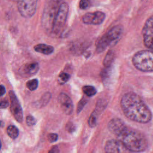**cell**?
I'll return each mask as SVG.
<instances>
[{
    "instance_id": "1",
    "label": "cell",
    "mask_w": 153,
    "mask_h": 153,
    "mask_svg": "<svg viewBox=\"0 0 153 153\" xmlns=\"http://www.w3.org/2000/svg\"><path fill=\"white\" fill-rule=\"evenodd\" d=\"M121 106L124 115L132 121L146 123L151 120L152 114L149 109L134 93L125 94L121 99Z\"/></svg>"
},
{
    "instance_id": "2",
    "label": "cell",
    "mask_w": 153,
    "mask_h": 153,
    "mask_svg": "<svg viewBox=\"0 0 153 153\" xmlns=\"http://www.w3.org/2000/svg\"><path fill=\"white\" fill-rule=\"evenodd\" d=\"M120 140L130 151H144L148 145L147 140L139 132L129 130L127 127L117 136Z\"/></svg>"
},
{
    "instance_id": "3",
    "label": "cell",
    "mask_w": 153,
    "mask_h": 153,
    "mask_svg": "<svg viewBox=\"0 0 153 153\" xmlns=\"http://www.w3.org/2000/svg\"><path fill=\"white\" fill-rule=\"evenodd\" d=\"M61 3V0H47L45 3L41 23L48 34L51 33L54 20Z\"/></svg>"
},
{
    "instance_id": "4",
    "label": "cell",
    "mask_w": 153,
    "mask_h": 153,
    "mask_svg": "<svg viewBox=\"0 0 153 153\" xmlns=\"http://www.w3.org/2000/svg\"><path fill=\"white\" fill-rule=\"evenodd\" d=\"M134 66L143 72H153V51L142 50L137 52L132 59Z\"/></svg>"
},
{
    "instance_id": "5",
    "label": "cell",
    "mask_w": 153,
    "mask_h": 153,
    "mask_svg": "<svg viewBox=\"0 0 153 153\" xmlns=\"http://www.w3.org/2000/svg\"><path fill=\"white\" fill-rule=\"evenodd\" d=\"M123 29L120 25H117L112 27L106 33L103 35L96 44V51L101 53L108 46L116 42L121 37Z\"/></svg>"
},
{
    "instance_id": "6",
    "label": "cell",
    "mask_w": 153,
    "mask_h": 153,
    "mask_svg": "<svg viewBox=\"0 0 153 153\" xmlns=\"http://www.w3.org/2000/svg\"><path fill=\"white\" fill-rule=\"evenodd\" d=\"M69 12V6L66 2H62L56 14L51 35L58 36L62 31L66 22Z\"/></svg>"
},
{
    "instance_id": "7",
    "label": "cell",
    "mask_w": 153,
    "mask_h": 153,
    "mask_svg": "<svg viewBox=\"0 0 153 153\" xmlns=\"http://www.w3.org/2000/svg\"><path fill=\"white\" fill-rule=\"evenodd\" d=\"M38 0H18L17 8L20 15L25 18L32 17L36 10Z\"/></svg>"
},
{
    "instance_id": "8",
    "label": "cell",
    "mask_w": 153,
    "mask_h": 153,
    "mask_svg": "<svg viewBox=\"0 0 153 153\" xmlns=\"http://www.w3.org/2000/svg\"><path fill=\"white\" fill-rule=\"evenodd\" d=\"M142 35L145 45L153 50V16L146 20L142 29Z\"/></svg>"
},
{
    "instance_id": "9",
    "label": "cell",
    "mask_w": 153,
    "mask_h": 153,
    "mask_svg": "<svg viewBox=\"0 0 153 153\" xmlns=\"http://www.w3.org/2000/svg\"><path fill=\"white\" fill-rule=\"evenodd\" d=\"M9 96L11 100L10 109L15 119L19 123L23 121V111L20 102L13 91H10Z\"/></svg>"
},
{
    "instance_id": "10",
    "label": "cell",
    "mask_w": 153,
    "mask_h": 153,
    "mask_svg": "<svg viewBox=\"0 0 153 153\" xmlns=\"http://www.w3.org/2000/svg\"><path fill=\"white\" fill-rule=\"evenodd\" d=\"M105 19V14L101 11L87 13L83 16L82 22L86 25H100Z\"/></svg>"
},
{
    "instance_id": "11",
    "label": "cell",
    "mask_w": 153,
    "mask_h": 153,
    "mask_svg": "<svg viewBox=\"0 0 153 153\" xmlns=\"http://www.w3.org/2000/svg\"><path fill=\"white\" fill-rule=\"evenodd\" d=\"M105 153H128L129 150L120 141L114 139L108 140L105 146Z\"/></svg>"
},
{
    "instance_id": "12",
    "label": "cell",
    "mask_w": 153,
    "mask_h": 153,
    "mask_svg": "<svg viewBox=\"0 0 153 153\" xmlns=\"http://www.w3.org/2000/svg\"><path fill=\"white\" fill-rule=\"evenodd\" d=\"M58 101L63 112L66 115H71L74 109V105L71 99L65 93H62L58 97Z\"/></svg>"
},
{
    "instance_id": "13",
    "label": "cell",
    "mask_w": 153,
    "mask_h": 153,
    "mask_svg": "<svg viewBox=\"0 0 153 153\" xmlns=\"http://www.w3.org/2000/svg\"><path fill=\"white\" fill-rule=\"evenodd\" d=\"M108 127L109 131L117 136L127 128L124 123L119 118L112 119L109 122Z\"/></svg>"
},
{
    "instance_id": "14",
    "label": "cell",
    "mask_w": 153,
    "mask_h": 153,
    "mask_svg": "<svg viewBox=\"0 0 153 153\" xmlns=\"http://www.w3.org/2000/svg\"><path fill=\"white\" fill-rule=\"evenodd\" d=\"M34 50L36 52L48 55L53 53L54 47L51 45H47L45 44H39L34 47Z\"/></svg>"
},
{
    "instance_id": "15",
    "label": "cell",
    "mask_w": 153,
    "mask_h": 153,
    "mask_svg": "<svg viewBox=\"0 0 153 153\" xmlns=\"http://www.w3.org/2000/svg\"><path fill=\"white\" fill-rule=\"evenodd\" d=\"M39 68V64L36 62H34L26 65L23 68V71L26 75H32L38 71Z\"/></svg>"
},
{
    "instance_id": "16",
    "label": "cell",
    "mask_w": 153,
    "mask_h": 153,
    "mask_svg": "<svg viewBox=\"0 0 153 153\" xmlns=\"http://www.w3.org/2000/svg\"><path fill=\"white\" fill-rule=\"evenodd\" d=\"M114 53L112 50H109L105 57V59L103 60L104 66L106 68H109L111 65L114 60Z\"/></svg>"
},
{
    "instance_id": "17",
    "label": "cell",
    "mask_w": 153,
    "mask_h": 153,
    "mask_svg": "<svg viewBox=\"0 0 153 153\" xmlns=\"http://www.w3.org/2000/svg\"><path fill=\"white\" fill-rule=\"evenodd\" d=\"M8 135L11 139H16L19 136V130L14 126H9L7 129Z\"/></svg>"
},
{
    "instance_id": "18",
    "label": "cell",
    "mask_w": 153,
    "mask_h": 153,
    "mask_svg": "<svg viewBox=\"0 0 153 153\" xmlns=\"http://www.w3.org/2000/svg\"><path fill=\"white\" fill-rule=\"evenodd\" d=\"M82 91L84 94L88 97H91L96 94V90L91 85H85L82 87Z\"/></svg>"
},
{
    "instance_id": "19",
    "label": "cell",
    "mask_w": 153,
    "mask_h": 153,
    "mask_svg": "<svg viewBox=\"0 0 153 153\" xmlns=\"http://www.w3.org/2000/svg\"><path fill=\"white\" fill-rule=\"evenodd\" d=\"M38 86V80L37 79H33L28 81L26 82L27 88L31 91L36 90Z\"/></svg>"
},
{
    "instance_id": "20",
    "label": "cell",
    "mask_w": 153,
    "mask_h": 153,
    "mask_svg": "<svg viewBox=\"0 0 153 153\" xmlns=\"http://www.w3.org/2000/svg\"><path fill=\"white\" fill-rule=\"evenodd\" d=\"M70 78V75L66 72H62L59 74L58 78V81L60 84H63L66 82Z\"/></svg>"
},
{
    "instance_id": "21",
    "label": "cell",
    "mask_w": 153,
    "mask_h": 153,
    "mask_svg": "<svg viewBox=\"0 0 153 153\" xmlns=\"http://www.w3.org/2000/svg\"><path fill=\"white\" fill-rule=\"evenodd\" d=\"M97 123V112L94 111L88 119V124L91 127H93L96 125Z\"/></svg>"
},
{
    "instance_id": "22",
    "label": "cell",
    "mask_w": 153,
    "mask_h": 153,
    "mask_svg": "<svg viewBox=\"0 0 153 153\" xmlns=\"http://www.w3.org/2000/svg\"><path fill=\"white\" fill-rule=\"evenodd\" d=\"M51 97V94L50 93H45L40 99V103L42 104V105H46L48 101L50 100Z\"/></svg>"
},
{
    "instance_id": "23",
    "label": "cell",
    "mask_w": 153,
    "mask_h": 153,
    "mask_svg": "<svg viewBox=\"0 0 153 153\" xmlns=\"http://www.w3.org/2000/svg\"><path fill=\"white\" fill-rule=\"evenodd\" d=\"M87 99L85 97H83L79 102L77 106V110H76L77 113H79L81 112V111L82 109V108H84L85 105L87 103Z\"/></svg>"
},
{
    "instance_id": "24",
    "label": "cell",
    "mask_w": 153,
    "mask_h": 153,
    "mask_svg": "<svg viewBox=\"0 0 153 153\" xmlns=\"http://www.w3.org/2000/svg\"><path fill=\"white\" fill-rule=\"evenodd\" d=\"M90 5V0H80L79 6L81 9L85 10L88 8Z\"/></svg>"
},
{
    "instance_id": "25",
    "label": "cell",
    "mask_w": 153,
    "mask_h": 153,
    "mask_svg": "<svg viewBox=\"0 0 153 153\" xmlns=\"http://www.w3.org/2000/svg\"><path fill=\"white\" fill-rule=\"evenodd\" d=\"M26 121L27 125L29 126H32L36 124V120L31 115H29L26 117Z\"/></svg>"
},
{
    "instance_id": "26",
    "label": "cell",
    "mask_w": 153,
    "mask_h": 153,
    "mask_svg": "<svg viewBox=\"0 0 153 153\" xmlns=\"http://www.w3.org/2000/svg\"><path fill=\"white\" fill-rule=\"evenodd\" d=\"M47 139L50 142L53 143L58 139V135L56 133H50L47 136Z\"/></svg>"
},
{
    "instance_id": "27",
    "label": "cell",
    "mask_w": 153,
    "mask_h": 153,
    "mask_svg": "<svg viewBox=\"0 0 153 153\" xmlns=\"http://www.w3.org/2000/svg\"><path fill=\"white\" fill-rule=\"evenodd\" d=\"M66 130L69 133H72L75 130V126L72 123L69 122L66 125Z\"/></svg>"
},
{
    "instance_id": "28",
    "label": "cell",
    "mask_w": 153,
    "mask_h": 153,
    "mask_svg": "<svg viewBox=\"0 0 153 153\" xmlns=\"http://www.w3.org/2000/svg\"><path fill=\"white\" fill-rule=\"evenodd\" d=\"M8 105H9V103L8 102V101L3 100L0 102V109L5 108L7 106H8Z\"/></svg>"
},
{
    "instance_id": "29",
    "label": "cell",
    "mask_w": 153,
    "mask_h": 153,
    "mask_svg": "<svg viewBox=\"0 0 153 153\" xmlns=\"http://www.w3.org/2000/svg\"><path fill=\"white\" fill-rule=\"evenodd\" d=\"M59 151L58 147L57 146H55L51 149V150L49 151L48 153H59Z\"/></svg>"
},
{
    "instance_id": "30",
    "label": "cell",
    "mask_w": 153,
    "mask_h": 153,
    "mask_svg": "<svg viewBox=\"0 0 153 153\" xmlns=\"http://www.w3.org/2000/svg\"><path fill=\"white\" fill-rule=\"evenodd\" d=\"M5 93V88L4 86L1 85H0V97L3 96Z\"/></svg>"
},
{
    "instance_id": "31",
    "label": "cell",
    "mask_w": 153,
    "mask_h": 153,
    "mask_svg": "<svg viewBox=\"0 0 153 153\" xmlns=\"http://www.w3.org/2000/svg\"><path fill=\"white\" fill-rule=\"evenodd\" d=\"M4 125V123L2 121H0V127H3Z\"/></svg>"
},
{
    "instance_id": "32",
    "label": "cell",
    "mask_w": 153,
    "mask_h": 153,
    "mask_svg": "<svg viewBox=\"0 0 153 153\" xmlns=\"http://www.w3.org/2000/svg\"><path fill=\"white\" fill-rule=\"evenodd\" d=\"M1 148V140H0V149Z\"/></svg>"
}]
</instances>
